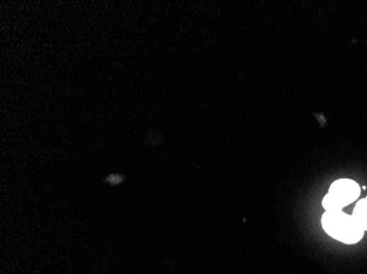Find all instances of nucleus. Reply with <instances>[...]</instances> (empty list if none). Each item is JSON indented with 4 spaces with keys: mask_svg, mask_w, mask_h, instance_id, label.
Instances as JSON below:
<instances>
[{
    "mask_svg": "<svg viewBox=\"0 0 367 274\" xmlns=\"http://www.w3.org/2000/svg\"><path fill=\"white\" fill-rule=\"evenodd\" d=\"M321 223L329 236L348 245L358 243L364 235V231L353 216L343 211L326 212Z\"/></svg>",
    "mask_w": 367,
    "mask_h": 274,
    "instance_id": "f257e3e1",
    "label": "nucleus"
},
{
    "mask_svg": "<svg viewBox=\"0 0 367 274\" xmlns=\"http://www.w3.org/2000/svg\"><path fill=\"white\" fill-rule=\"evenodd\" d=\"M329 193L332 194L346 207L360 197L361 190L358 183L353 180L339 179L331 185Z\"/></svg>",
    "mask_w": 367,
    "mask_h": 274,
    "instance_id": "f03ea898",
    "label": "nucleus"
},
{
    "mask_svg": "<svg viewBox=\"0 0 367 274\" xmlns=\"http://www.w3.org/2000/svg\"><path fill=\"white\" fill-rule=\"evenodd\" d=\"M322 205H324L326 212L342 211L343 207H344L340 203V201L331 193L327 194L326 197H324Z\"/></svg>",
    "mask_w": 367,
    "mask_h": 274,
    "instance_id": "20e7f679",
    "label": "nucleus"
},
{
    "mask_svg": "<svg viewBox=\"0 0 367 274\" xmlns=\"http://www.w3.org/2000/svg\"><path fill=\"white\" fill-rule=\"evenodd\" d=\"M108 180H109L111 183H118V182L122 181V178L120 177V176H111Z\"/></svg>",
    "mask_w": 367,
    "mask_h": 274,
    "instance_id": "39448f33",
    "label": "nucleus"
},
{
    "mask_svg": "<svg viewBox=\"0 0 367 274\" xmlns=\"http://www.w3.org/2000/svg\"><path fill=\"white\" fill-rule=\"evenodd\" d=\"M353 219L360 225L363 231H367V199L361 200L354 211H353Z\"/></svg>",
    "mask_w": 367,
    "mask_h": 274,
    "instance_id": "7ed1b4c3",
    "label": "nucleus"
}]
</instances>
